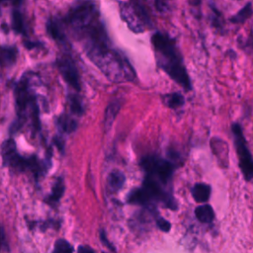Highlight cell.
<instances>
[{"label": "cell", "mask_w": 253, "mask_h": 253, "mask_svg": "<svg viewBox=\"0 0 253 253\" xmlns=\"http://www.w3.org/2000/svg\"><path fill=\"white\" fill-rule=\"evenodd\" d=\"M151 43L157 65L185 91H191V78L187 72L181 50L176 41L168 34L156 32L151 36Z\"/></svg>", "instance_id": "obj_1"}, {"label": "cell", "mask_w": 253, "mask_h": 253, "mask_svg": "<svg viewBox=\"0 0 253 253\" xmlns=\"http://www.w3.org/2000/svg\"><path fill=\"white\" fill-rule=\"evenodd\" d=\"M128 202L145 207H153L155 203H161L165 208L172 211L178 209L171 186H167L146 174L141 187L134 189L129 194Z\"/></svg>", "instance_id": "obj_2"}, {"label": "cell", "mask_w": 253, "mask_h": 253, "mask_svg": "<svg viewBox=\"0 0 253 253\" xmlns=\"http://www.w3.org/2000/svg\"><path fill=\"white\" fill-rule=\"evenodd\" d=\"M92 61L111 81L125 82L135 78L134 69L128 59L115 48L98 55Z\"/></svg>", "instance_id": "obj_3"}, {"label": "cell", "mask_w": 253, "mask_h": 253, "mask_svg": "<svg viewBox=\"0 0 253 253\" xmlns=\"http://www.w3.org/2000/svg\"><path fill=\"white\" fill-rule=\"evenodd\" d=\"M180 156L174 152L168 158L159 155H147L142 158L140 165L146 175H149L167 186H171L175 169L180 165Z\"/></svg>", "instance_id": "obj_4"}, {"label": "cell", "mask_w": 253, "mask_h": 253, "mask_svg": "<svg viewBox=\"0 0 253 253\" xmlns=\"http://www.w3.org/2000/svg\"><path fill=\"white\" fill-rule=\"evenodd\" d=\"M233 143L238 157V166L245 181L253 180V155L247 145L241 126L238 123L231 125Z\"/></svg>", "instance_id": "obj_5"}, {"label": "cell", "mask_w": 253, "mask_h": 253, "mask_svg": "<svg viewBox=\"0 0 253 253\" xmlns=\"http://www.w3.org/2000/svg\"><path fill=\"white\" fill-rule=\"evenodd\" d=\"M120 14L128 29L133 33H143L152 27V21L148 12L134 7L130 2L120 3Z\"/></svg>", "instance_id": "obj_6"}, {"label": "cell", "mask_w": 253, "mask_h": 253, "mask_svg": "<svg viewBox=\"0 0 253 253\" xmlns=\"http://www.w3.org/2000/svg\"><path fill=\"white\" fill-rule=\"evenodd\" d=\"M32 73L25 74L21 80L18 82L15 88V98H16V106L19 118L21 120L26 116V112L28 109L31 110L33 104L36 102L34 91L31 87L32 82Z\"/></svg>", "instance_id": "obj_7"}, {"label": "cell", "mask_w": 253, "mask_h": 253, "mask_svg": "<svg viewBox=\"0 0 253 253\" xmlns=\"http://www.w3.org/2000/svg\"><path fill=\"white\" fill-rule=\"evenodd\" d=\"M56 65L64 81L72 88L79 91L81 87L80 77L73 59L68 54H62L58 56L56 60Z\"/></svg>", "instance_id": "obj_8"}, {"label": "cell", "mask_w": 253, "mask_h": 253, "mask_svg": "<svg viewBox=\"0 0 253 253\" xmlns=\"http://www.w3.org/2000/svg\"><path fill=\"white\" fill-rule=\"evenodd\" d=\"M2 158L5 166H11L21 171L26 170V158L17 153L16 143L13 139H8L3 143Z\"/></svg>", "instance_id": "obj_9"}, {"label": "cell", "mask_w": 253, "mask_h": 253, "mask_svg": "<svg viewBox=\"0 0 253 253\" xmlns=\"http://www.w3.org/2000/svg\"><path fill=\"white\" fill-rule=\"evenodd\" d=\"M46 31L49 36L59 43H66L67 37L65 33V26L62 22V19L51 17L46 23Z\"/></svg>", "instance_id": "obj_10"}, {"label": "cell", "mask_w": 253, "mask_h": 253, "mask_svg": "<svg viewBox=\"0 0 253 253\" xmlns=\"http://www.w3.org/2000/svg\"><path fill=\"white\" fill-rule=\"evenodd\" d=\"M191 195L196 203L204 204L210 200L211 187L206 183H196L190 190Z\"/></svg>", "instance_id": "obj_11"}, {"label": "cell", "mask_w": 253, "mask_h": 253, "mask_svg": "<svg viewBox=\"0 0 253 253\" xmlns=\"http://www.w3.org/2000/svg\"><path fill=\"white\" fill-rule=\"evenodd\" d=\"M18 57V48L15 45L0 46V66L8 67L14 64Z\"/></svg>", "instance_id": "obj_12"}, {"label": "cell", "mask_w": 253, "mask_h": 253, "mask_svg": "<svg viewBox=\"0 0 253 253\" xmlns=\"http://www.w3.org/2000/svg\"><path fill=\"white\" fill-rule=\"evenodd\" d=\"M122 105H123V101L120 99H116V100L112 101L106 108L104 124H105V127L107 129H109L112 126L117 115L119 114V112L122 108Z\"/></svg>", "instance_id": "obj_13"}, {"label": "cell", "mask_w": 253, "mask_h": 253, "mask_svg": "<svg viewBox=\"0 0 253 253\" xmlns=\"http://www.w3.org/2000/svg\"><path fill=\"white\" fill-rule=\"evenodd\" d=\"M195 216L202 223H211L214 218V211L209 204L204 203L195 209Z\"/></svg>", "instance_id": "obj_14"}, {"label": "cell", "mask_w": 253, "mask_h": 253, "mask_svg": "<svg viewBox=\"0 0 253 253\" xmlns=\"http://www.w3.org/2000/svg\"><path fill=\"white\" fill-rule=\"evenodd\" d=\"M125 181H126L125 174L122 171L115 169L111 171L110 174L108 175V178H107L108 189L111 192H118L123 188Z\"/></svg>", "instance_id": "obj_15"}, {"label": "cell", "mask_w": 253, "mask_h": 253, "mask_svg": "<svg viewBox=\"0 0 253 253\" xmlns=\"http://www.w3.org/2000/svg\"><path fill=\"white\" fill-rule=\"evenodd\" d=\"M253 15V6L250 2L245 4L237 13L229 18V22L234 25H241L250 19Z\"/></svg>", "instance_id": "obj_16"}, {"label": "cell", "mask_w": 253, "mask_h": 253, "mask_svg": "<svg viewBox=\"0 0 253 253\" xmlns=\"http://www.w3.org/2000/svg\"><path fill=\"white\" fill-rule=\"evenodd\" d=\"M162 99H163L164 104L172 110H178V109L182 108L185 104V98L179 92L165 94V95H163Z\"/></svg>", "instance_id": "obj_17"}, {"label": "cell", "mask_w": 253, "mask_h": 253, "mask_svg": "<svg viewBox=\"0 0 253 253\" xmlns=\"http://www.w3.org/2000/svg\"><path fill=\"white\" fill-rule=\"evenodd\" d=\"M64 189H65V185H64V181L62 178H57L55 183L52 186V190L50 195L47 197L46 202L49 205H55L58 203V201L61 199L63 193H64Z\"/></svg>", "instance_id": "obj_18"}, {"label": "cell", "mask_w": 253, "mask_h": 253, "mask_svg": "<svg viewBox=\"0 0 253 253\" xmlns=\"http://www.w3.org/2000/svg\"><path fill=\"white\" fill-rule=\"evenodd\" d=\"M12 29L15 33L21 34V35H26V24H25V18L22 12L15 8L12 11Z\"/></svg>", "instance_id": "obj_19"}, {"label": "cell", "mask_w": 253, "mask_h": 253, "mask_svg": "<svg viewBox=\"0 0 253 253\" xmlns=\"http://www.w3.org/2000/svg\"><path fill=\"white\" fill-rule=\"evenodd\" d=\"M57 123H58V126L59 127L64 131V132H67V133H71L73 132L75 129H76V122L75 120L71 119L70 117L66 116V115H62L58 118L57 120Z\"/></svg>", "instance_id": "obj_20"}, {"label": "cell", "mask_w": 253, "mask_h": 253, "mask_svg": "<svg viewBox=\"0 0 253 253\" xmlns=\"http://www.w3.org/2000/svg\"><path fill=\"white\" fill-rule=\"evenodd\" d=\"M238 44L241 49L248 53H253V30L250 31L249 35L244 39H238Z\"/></svg>", "instance_id": "obj_21"}, {"label": "cell", "mask_w": 253, "mask_h": 253, "mask_svg": "<svg viewBox=\"0 0 253 253\" xmlns=\"http://www.w3.org/2000/svg\"><path fill=\"white\" fill-rule=\"evenodd\" d=\"M211 14H212V17H211L212 26L214 28L222 31V29L224 27V24L222 21V14L212 5H211Z\"/></svg>", "instance_id": "obj_22"}, {"label": "cell", "mask_w": 253, "mask_h": 253, "mask_svg": "<svg viewBox=\"0 0 253 253\" xmlns=\"http://www.w3.org/2000/svg\"><path fill=\"white\" fill-rule=\"evenodd\" d=\"M69 104H70V109H71V112L75 115H81L83 113V107H82V104H81V100L75 96V95H72L69 97Z\"/></svg>", "instance_id": "obj_23"}, {"label": "cell", "mask_w": 253, "mask_h": 253, "mask_svg": "<svg viewBox=\"0 0 253 253\" xmlns=\"http://www.w3.org/2000/svg\"><path fill=\"white\" fill-rule=\"evenodd\" d=\"M74 249L69 242L65 239H57L54 243V251L59 252H72Z\"/></svg>", "instance_id": "obj_24"}, {"label": "cell", "mask_w": 253, "mask_h": 253, "mask_svg": "<svg viewBox=\"0 0 253 253\" xmlns=\"http://www.w3.org/2000/svg\"><path fill=\"white\" fill-rule=\"evenodd\" d=\"M155 221H156L157 227H158L161 231H163V232H168V231H170V229H171V223H170L167 219H165V218H163V217H161V216H157L156 219H155Z\"/></svg>", "instance_id": "obj_25"}, {"label": "cell", "mask_w": 253, "mask_h": 253, "mask_svg": "<svg viewBox=\"0 0 253 253\" xmlns=\"http://www.w3.org/2000/svg\"><path fill=\"white\" fill-rule=\"evenodd\" d=\"M154 6L160 13H165L169 10L168 0H154Z\"/></svg>", "instance_id": "obj_26"}, {"label": "cell", "mask_w": 253, "mask_h": 253, "mask_svg": "<svg viewBox=\"0 0 253 253\" xmlns=\"http://www.w3.org/2000/svg\"><path fill=\"white\" fill-rule=\"evenodd\" d=\"M100 239H101L102 243H103L106 247H108L111 251H116V248L109 242V240L107 239V237H106V235H105V232H104L103 230H101V232H100Z\"/></svg>", "instance_id": "obj_27"}, {"label": "cell", "mask_w": 253, "mask_h": 253, "mask_svg": "<svg viewBox=\"0 0 253 253\" xmlns=\"http://www.w3.org/2000/svg\"><path fill=\"white\" fill-rule=\"evenodd\" d=\"M25 46L29 49L31 48H35V47H42V44L41 42H32V41H28V42H25Z\"/></svg>", "instance_id": "obj_28"}, {"label": "cell", "mask_w": 253, "mask_h": 253, "mask_svg": "<svg viewBox=\"0 0 253 253\" xmlns=\"http://www.w3.org/2000/svg\"><path fill=\"white\" fill-rule=\"evenodd\" d=\"M54 143H55V145L57 146V148L59 149V150H63L64 149V140L59 136H57V137H54Z\"/></svg>", "instance_id": "obj_29"}, {"label": "cell", "mask_w": 253, "mask_h": 253, "mask_svg": "<svg viewBox=\"0 0 253 253\" xmlns=\"http://www.w3.org/2000/svg\"><path fill=\"white\" fill-rule=\"evenodd\" d=\"M6 246V241H5V233L3 228L0 226V251L3 249V247Z\"/></svg>", "instance_id": "obj_30"}, {"label": "cell", "mask_w": 253, "mask_h": 253, "mask_svg": "<svg viewBox=\"0 0 253 253\" xmlns=\"http://www.w3.org/2000/svg\"><path fill=\"white\" fill-rule=\"evenodd\" d=\"M202 1H203V0H188V3H189L190 6L196 8L197 10H198V9L200 10V7H201V5H202Z\"/></svg>", "instance_id": "obj_31"}, {"label": "cell", "mask_w": 253, "mask_h": 253, "mask_svg": "<svg viewBox=\"0 0 253 253\" xmlns=\"http://www.w3.org/2000/svg\"><path fill=\"white\" fill-rule=\"evenodd\" d=\"M78 251H88V252H94V250L91 248V247H88V246H80L79 248H78Z\"/></svg>", "instance_id": "obj_32"}, {"label": "cell", "mask_w": 253, "mask_h": 253, "mask_svg": "<svg viewBox=\"0 0 253 253\" xmlns=\"http://www.w3.org/2000/svg\"><path fill=\"white\" fill-rule=\"evenodd\" d=\"M11 1V3L14 5V6H18V5H20L21 4V2H22V0H10Z\"/></svg>", "instance_id": "obj_33"}, {"label": "cell", "mask_w": 253, "mask_h": 253, "mask_svg": "<svg viewBox=\"0 0 253 253\" xmlns=\"http://www.w3.org/2000/svg\"><path fill=\"white\" fill-rule=\"evenodd\" d=\"M129 1L136 4H144V0H129Z\"/></svg>", "instance_id": "obj_34"}]
</instances>
